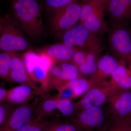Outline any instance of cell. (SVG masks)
Returning <instances> with one entry per match:
<instances>
[{"label":"cell","mask_w":131,"mask_h":131,"mask_svg":"<svg viewBox=\"0 0 131 131\" xmlns=\"http://www.w3.org/2000/svg\"><path fill=\"white\" fill-rule=\"evenodd\" d=\"M81 77L78 68L70 61L59 62L50 71L48 91L57 89L69 81Z\"/></svg>","instance_id":"12"},{"label":"cell","mask_w":131,"mask_h":131,"mask_svg":"<svg viewBox=\"0 0 131 131\" xmlns=\"http://www.w3.org/2000/svg\"><path fill=\"white\" fill-rule=\"evenodd\" d=\"M8 81L18 83L21 85H28L35 90L40 95H43L40 88L29 76L23 58L19 57L15 52H13L12 57Z\"/></svg>","instance_id":"16"},{"label":"cell","mask_w":131,"mask_h":131,"mask_svg":"<svg viewBox=\"0 0 131 131\" xmlns=\"http://www.w3.org/2000/svg\"><path fill=\"white\" fill-rule=\"evenodd\" d=\"M99 1L102 3L103 6L105 7V9L107 5L110 0H99Z\"/></svg>","instance_id":"32"},{"label":"cell","mask_w":131,"mask_h":131,"mask_svg":"<svg viewBox=\"0 0 131 131\" xmlns=\"http://www.w3.org/2000/svg\"><path fill=\"white\" fill-rule=\"evenodd\" d=\"M116 90L110 81L91 89L75 104V113L107 103L108 98Z\"/></svg>","instance_id":"11"},{"label":"cell","mask_w":131,"mask_h":131,"mask_svg":"<svg viewBox=\"0 0 131 131\" xmlns=\"http://www.w3.org/2000/svg\"><path fill=\"white\" fill-rule=\"evenodd\" d=\"M77 49L64 43L57 44L49 46L40 52L46 55L57 63L70 61Z\"/></svg>","instance_id":"19"},{"label":"cell","mask_w":131,"mask_h":131,"mask_svg":"<svg viewBox=\"0 0 131 131\" xmlns=\"http://www.w3.org/2000/svg\"><path fill=\"white\" fill-rule=\"evenodd\" d=\"M58 95L56 99L58 100H70L76 98L74 91L68 86L67 82L61 85L57 89Z\"/></svg>","instance_id":"27"},{"label":"cell","mask_w":131,"mask_h":131,"mask_svg":"<svg viewBox=\"0 0 131 131\" xmlns=\"http://www.w3.org/2000/svg\"><path fill=\"white\" fill-rule=\"evenodd\" d=\"M67 83L74 91L76 98L84 95L91 89L89 80L83 77L71 80Z\"/></svg>","instance_id":"23"},{"label":"cell","mask_w":131,"mask_h":131,"mask_svg":"<svg viewBox=\"0 0 131 131\" xmlns=\"http://www.w3.org/2000/svg\"><path fill=\"white\" fill-rule=\"evenodd\" d=\"M6 102L0 103V127L5 122L9 113L15 106Z\"/></svg>","instance_id":"29"},{"label":"cell","mask_w":131,"mask_h":131,"mask_svg":"<svg viewBox=\"0 0 131 131\" xmlns=\"http://www.w3.org/2000/svg\"><path fill=\"white\" fill-rule=\"evenodd\" d=\"M39 103L29 102L15 105L5 122L0 127V131H16L37 117Z\"/></svg>","instance_id":"8"},{"label":"cell","mask_w":131,"mask_h":131,"mask_svg":"<svg viewBox=\"0 0 131 131\" xmlns=\"http://www.w3.org/2000/svg\"><path fill=\"white\" fill-rule=\"evenodd\" d=\"M112 113L107 103L75 112L68 118L80 131H103L109 123Z\"/></svg>","instance_id":"2"},{"label":"cell","mask_w":131,"mask_h":131,"mask_svg":"<svg viewBox=\"0 0 131 131\" xmlns=\"http://www.w3.org/2000/svg\"><path fill=\"white\" fill-rule=\"evenodd\" d=\"M56 116L37 117L16 131H46L51 125Z\"/></svg>","instance_id":"21"},{"label":"cell","mask_w":131,"mask_h":131,"mask_svg":"<svg viewBox=\"0 0 131 131\" xmlns=\"http://www.w3.org/2000/svg\"><path fill=\"white\" fill-rule=\"evenodd\" d=\"M88 51V50L78 49L70 61L79 68L86 59Z\"/></svg>","instance_id":"28"},{"label":"cell","mask_w":131,"mask_h":131,"mask_svg":"<svg viewBox=\"0 0 131 131\" xmlns=\"http://www.w3.org/2000/svg\"><path fill=\"white\" fill-rule=\"evenodd\" d=\"M107 103L112 114L121 119L131 116V90H118L110 96Z\"/></svg>","instance_id":"15"},{"label":"cell","mask_w":131,"mask_h":131,"mask_svg":"<svg viewBox=\"0 0 131 131\" xmlns=\"http://www.w3.org/2000/svg\"><path fill=\"white\" fill-rule=\"evenodd\" d=\"M81 7L80 0L69 4L53 13L52 30L62 34L72 28L80 21Z\"/></svg>","instance_id":"9"},{"label":"cell","mask_w":131,"mask_h":131,"mask_svg":"<svg viewBox=\"0 0 131 131\" xmlns=\"http://www.w3.org/2000/svg\"><path fill=\"white\" fill-rule=\"evenodd\" d=\"M81 12L79 23L99 36L107 33L105 8L99 0H80Z\"/></svg>","instance_id":"4"},{"label":"cell","mask_w":131,"mask_h":131,"mask_svg":"<svg viewBox=\"0 0 131 131\" xmlns=\"http://www.w3.org/2000/svg\"><path fill=\"white\" fill-rule=\"evenodd\" d=\"M46 131H80L69 121H63L56 116L51 125Z\"/></svg>","instance_id":"25"},{"label":"cell","mask_w":131,"mask_h":131,"mask_svg":"<svg viewBox=\"0 0 131 131\" xmlns=\"http://www.w3.org/2000/svg\"><path fill=\"white\" fill-rule=\"evenodd\" d=\"M7 91L8 90L4 88L0 87V103L5 100Z\"/></svg>","instance_id":"30"},{"label":"cell","mask_w":131,"mask_h":131,"mask_svg":"<svg viewBox=\"0 0 131 131\" xmlns=\"http://www.w3.org/2000/svg\"><path fill=\"white\" fill-rule=\"evenodd\" d=\"M23 58L27 73L33 82L37 86V83L39 84L43 94L48 91L50 71L56 63L41 52L38 54L28 52Z\"/></svg>","instance_id":"3"},{"label":"cell","mask_w":131,"mask_h":131,"mask_svg":"<svg viewBox=\"0 0 131 131\" xmlns=\"http://www.w3.org/2000/svg\"><path fill=\"white\" fill-rule=\"evenodd\" d=\"M102 51L100 50H89L84 62L78 68L82 77L83 76L90 77L95 72Z\"/></svg>","instance_id":"20"},{"label":"cell","mask_w":131,"mask_h":131,"mask_svg":"<svg viewBox=\"0 0 131 131\" xmlns=\"http://www.w3.org/2000/svg\"><path fill=\"white\" fill-rule=\"evenodd\" d=\"M79 0H45L46 8L52 14L71 3Z\"/></svg>","instance_id":"26"},{"label":"cell","mask_w":131,"mask_h":131,"mask_svg":"<svg viewBox=\"0 0 131 131\" xmlns=\"http://www.w3.org/2000/svg\"><path fill=\"white\" fill-rule=\"evenodd\" d=\"M63 43L77 49L102 50L101 38L78 23L62 34Z\"/></svg>","instance_id":"5"},{"label":"cell","mask_w":131,"mask_h":131,"mask_svg":"<svg viewBox=\"0 0 131 131\" xmlns=\"http://www.w3.org/2000/svg\"><path fill=\"white\" fill-rule=\"evenodd\" d=\"M13 52H0V78L8 81L10 64Z\"/></svg>","instance_id":"24"},{"label":"cell","mask_w":131,"mask_h":131,"mask_svg":"<svg viewBox=\"0 0 131 131\" xmlns=\"http://www.w3.org/2000/svg\"><path fill=\"white\" fill-rule=\"evenodd\" d=\"M12 10L19 25L34 40L43 38L46 28L41 8L37 0H13Z\"/></svg>","instance_id":"1"},{"label":"cell","mask_w":131,"mask_h":131,"mask_svg":"<svg viewBox=\"0 0 131 131\" xmlns=\"http://www.w3.org/2000/svg\"><path fill=\"white\" fill-rule=\"evenodd\" d=\"M108 47L116 59L126 62L131 60V27L122 26L108 28Z\"/></svg>","instance_id":"6"},{"label":"cell","mask_w":131,"mask_h":131,"mask_svg":"<svg viewBox=\"0 0 131 131\" xmlns=\"http://www.w3.org/2000/svg\"><path fill=\"white\" fill-rule=\"evenodd\" d=\"M119 63V61L113 56L105 55L100 57L96 71L89 80L91 89L109 82L107 79L111 76Z\"/></svg>","instance_id":"13"},{"label":"cell","mask_w":131,"mask_h":131,"mask_svg":"<svg viewBox=\"0 0 131 131\" xmlns=\"http://www.w3.org/2000/svg\"><path fill=\"white\" fill-rule=\"evenodd\" d=\"M103 131H131V116L121 119L112 114L109 123Z\"/></svg>","instance_id":"22"},{"label":"cell","mask_w":131,"mask_h":131,"mask_svg":"<svg viewBox=\"0 0 131 131\" xmlns=\"http://www.w3.org/2000/svg\"><path fill=\"white\" fill-rule=\"evenodd\" d=\"M3 17H0V36L2 32L3 29Z\"/></svg>","instance_id":"31"},{"label":"cell","mask_w":131,"mask_h":131,"mask_svg":"<svg viewBox=\"0 0 131 131\" xmlns=\"http://www.w3.org/2000/svg\"><path fill=\"white\" fill-rule=\"evenodd\" d=\"M119 63L111 76L110 84L118 90L131 89V73L126 68L125 61L119 60Z\"/></svg>","instance_id":"18"},{"label":"cell","mask_w":131,"mask_h":131,"mask_svg":"<svg viewBox=\"0 0 131 131\" xmlns=\"http://www.w3.org/2000/svg\"><path fill=\"white\" fill-rule=\"evenodd\" d=\"M55 110H58L62 116L69 118L75 113V104L70 100L46 99L39 103L37 117L53 115L52 114Z\"/></svg>","instance_id":"14"},{"label":"cell","mask_w":131,"mask_h":131,"mask_svg":"<svg viewBox=\"0 0 131 131\" xmlns=\"http://www.w3.org/2000/svg\"><path fill=\"white\" fill-rule=\"evenodd\" d=\"M105 12L108 28L131 25V0H110Z\"/></svg>","instance_id":"10"},{"label":"cell","mask_w":131,"mask_h":131,"mask_svg":"<svg viewBox=\"0 0 131 131\" xmlns=\"http://www.w3.org/2000/svg\"><path fill=\"white\" fill-rule=\"evenodd\" d=\"M129 70L130 71L131 73V60L129 62Z\"/></svg>","instance_id":"33"},{"label":"cell","mask_w":131,"mask_h":131,"mask_svg":"<svg viewBox=\"0 0 131 131\" xmlns=\"http://www.w3.org/2000/svg\"><path fill=\"white\" fill-rule=\"evenodd\" d=\"M3 29L0 36V52L24 51L28 42L8 15L3 17Z\"/></svg>","instance_id":"7"},{"label":"cell","mask_w":131,"mask_h":131,"mask_svg":"<svg viewBox=\"0 0 131 131\" xmlns=\"http://www.w3.org/2000/svg\"><path fill=\"white\" fill-rule=\"evenodd\" d=\"M39 94L30 86L21 85L8 90L5 100L14 105L28 103L36 95Z\"/></svg>","instance_id":"17"}]
</instances>
